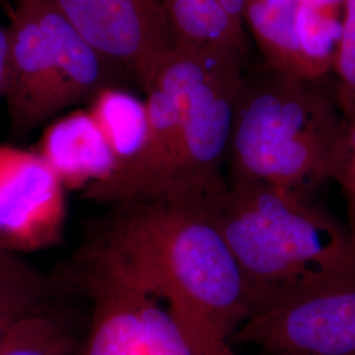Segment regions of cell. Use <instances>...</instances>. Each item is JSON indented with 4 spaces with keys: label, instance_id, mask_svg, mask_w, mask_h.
Masks as SVG:
<instances>
[{
    "label": "cell",
    "instance_id": "1",
    "mask_svg": "<svg viewBox=\"0 0 355 355\" xmlns=\"http://www.w3.org/2000/svg\"><path fill=\"white\" fill-rule=\"evenodd\" d=\"M212 207L164 199L116 205L85 250L165 292L203 340L228 346L252 316L253 296Z\"/></svg>",
    "mask_w": 355,
    "mask_h": 355
},
{
    "label": "cell",
    "instance_id": "2",
    "mask_svg": "<svg viewBox=\"0 0 355 355\" xmlns=\"http://www.w3.org/2000/svg\"><path fill=\"white\" fill-rule=\"evenodd\" d=\"M212 209L252 291L253 313L355 278L346 225L308 193L228 184Z\"/></svg>",
    "mask_w": 355,
    "mask_h": 355
},
{
    "label": "cell",
    "instance_id": "3",
    "mask_svg": "<svg viewBox=\"0 0 355 355\" xmlns=\"http://www.w3.org/2000/svg\"><path fill=\"white\" fill-rule=\"evenodd\" d=\"M313 82L266 62L243 70L229 137L228 184L311 195L331 180L346 119Z\"/></svg>",
    "mask_w": 355,
    "mask_h": 355
},
{
    "label": "cell",
    "instance_id": "4",
    "mask_svg": "<svg viewBox=\"0 0 355 355\" xmlns=\"http://www.w3.org/2000/svg\"><path fill=\"white\" fill-rule=\"evenodd\" d=\"M248 57L175 45L152 85L180 111L177 171L164 200L212 204L228 189L225 166L234 103Z\"/></svg>",
    "mask_w": 355,
    "mask_h": 355
},
{
    "label": "cell",
    "instance_id": "5",
    "mask_svg": "<svg viewBox=\"0 0 355 355\" xmlns=\"http://www.w3.org/2000/svg\"><path fill=\"white\" fill-rule=\"evenodd\" d=\"M78 284L92 302L82 355H239L203 340L150 283L85 250Z\"/></svg>",
    "mask_w": 355,
    "mask_h": 355
},
{
    "label": "cell",
    "instance_id": "6",
    "mask_svg": "<svg viewBox=\"0 0 355 355\" xmlns=\"http://www.w3.org/2000/svg\"><path fill=\"white\" fill-rule=\"evenodd\" d=\"M145 94L175 46L164 0H48Z\"/></svg>",
    "mask_w": 355,
    "mask_h": 355
},
{
    "label": "cell",
    "instance_id": "7",
    "mask_svg": "<svg viewBox=\"0 0 355 355\" xmlns=\"http://www.w3.org/2000/svg\"><path fill=\"white\" fill-rule=\"evenodd\" d=\"M232 343L252 345L259 355H355V278L254 312Z\"/></svg>",
    "mask_w": 355,
    "mask_h": 355
},
{
    "label": "cell",
    "instance_id": "8",
    "mask_svg": "<svg viewBox=\"0 0 355 355\" xmlns=\"http://www.w3.org/2000/svg\"><path fill=\"white\" fill-rule=\"evenodd\" d=\"M64 187L37 150L0 145V249L57 243L66 220Z\"/></svg>",
    "mask_w": 355,
    "mask_h": 355
},
{
    "label": "cell",
    "instance_id": "9",
    "mask_svg": "<svg viewBox=\"0 0 355 355\" xmlns=\"http://www.w3.org/2000/svg\"><path fill=\"white\" fill-rule=\"evenodd\" d=\"M7 37L3 98L13 132L28 135L61 112L51 48L38 21L35 0H16Z\"/></svg>",
    "mask_w": 355,
    "mask_h": 355
},
{
    "label": "cell",
    "instance_id": "10",
    "mask_svg": "<svg viewBox=\"0 0 355 355\" xmlns=\"http://www.w3.org/2000/svg\"><path fill=\"white\" fill-rule=\"evenodd\" d=\"M38 21L51 48L61 111L89 101L127 76L86 41L48 0H35Z\"/></svg>",
    "mask_w": 355,
    "mask_h": 355
},
{
    "label": "cell",
    "instance_id": "11",
    "mask_svg": "<svg viewBox=\"0 0 355 355\" xmlns=\"http://www.w3.org/2000/svg\"><path fill=\"white\" fill-rule=\"evenodd\" d=\"M37 153L64 190L85 191L110 179L119 168L110 144L87 110H78L49 124Z\"/></svg>",
    "mask_w": 355,
    "mask_h": 355
},
{
    "label": "cell",
    "instance_id": "12",
    "mask_svg": "<svg viewBox=\"0 0 355 355\" xmlns=\"http://www.w3.org/2000/svg\"><path fill=\"white\" fill-rule=\"evenodd\" d=\"M175 45L248 57L245 26L218 0H164Z\"/></svg>",
    "mask_w": 355,
    "mask_h": 355
},
{
    "label": "cell",
    "instance_id": "13",
    "mask_svg": "<svg viewBox=\"0 0 355 355\" xmlns=\"http://www.w3.org/2000/svg\"><path fill=\"white\" fill-rule=\"evenodd\" d=\"M89 111L110 144L119 168L132 165L148 139V110L145 98L121 86H110L89 101ZM112 175V177H114Z\"/></svg>",
    "mask_w": 355,
    "mask_h": 355
},
{
    "label": "cell",
    "instance_id": "14",
    "mask_svg": "<svg viewBox=\"0 0 355 355\" xmlns=\"http://www.w3.org/2000/svg\"><path fill=\"white\" fill-rule=\"evenodd\" d=\"M297 8L299 0H245L243 24L266 64L305 79L295 32Z\"/></svg>",
    "mask_w": 355,
    "mask_h": 355
},
{
    "label": "cell",
    "instance_id": "15",
    "mask_svg": "<svg viewBox=\"0 0 355 355\" xmlns=\"http://www.w3.org/2000/svg\"><path fill=\"white\" fill-rule=\"evenodd\" d=\"M60 284L0 249V345L20 320L49 309Z\"/></svg>",
    "mask_w": 355,
    "mask_h": 355
},
{
    "label": "cell",
    "instance_id": "16",
    "mask_svg": "<svg viewBox=\"0 0 355 355\" xmlns=\"http://www.w3.org/2000/svg\"><path fill=\"white\" fill-rule=\"evenodd\" d=\"M0 355H79V350L62 322L46 309L13 325L0 345Z\"/></svg>",
    "mask_w": 355,
    "mask_h": 355
},
{
    "label": "cell",
    "instance_id": "17",
    "mask_svg": "<svg viewBox=\"0 0 355 355\" xmlns=\"http://www.w3.org/2000/svg\"><path fill=\"white\" fill-rule=\"evenodd\" d=\"M331 71L337 78L334 101L349 119L355 112V0H346L343 40Z\"/></svg>",
    "mask_w": 355,
    "mask_h": 355
},
{
    "label": "cell",
    "instance_id": "18",
    "mask_svg": "<svg viewBox=\"0 0 355 355\" xmlns=\"http://www.w3.org/2000/svg\"><path fill=\"white\" fill-rule=\"evenodd\" d=\"M331 180L337 182L346 205V229L355 246V112L346 119L343 142Z\"/></svg>",
    "mask_w": 355,
    "mask_h": 355
},
{
    "label": "cell",
    "instance_id": "19",
    "mask_svg": "<svg viewBox=\"0 0 355 355\" xmlns=\"http://www.w3.org/2000/svg\"><path fill=\"white\" fill-rule=\"evenodd\" d=\"M7 53H8L7 28H4V26L0 24V98H3V95H4V89H6Z\"/></svg>",
    "mask_w": 355,
    "mask_h": 355
},
{
    "label": "cell",
    "instance_id": "20",
    "mask_svg": "<svg viewBox=\"0 0 355 355\" xmlns=\"http://www.w3.org/2000/svg\"><path fill=\"white\" fill-rule=\"evenodd\" d=\"M223 7L225 8V11L242 26L243 24V4H245V0H218Z\"/></svg>",
    "mask_w": 355,
    "mask_h": 355
}]
</instances>
